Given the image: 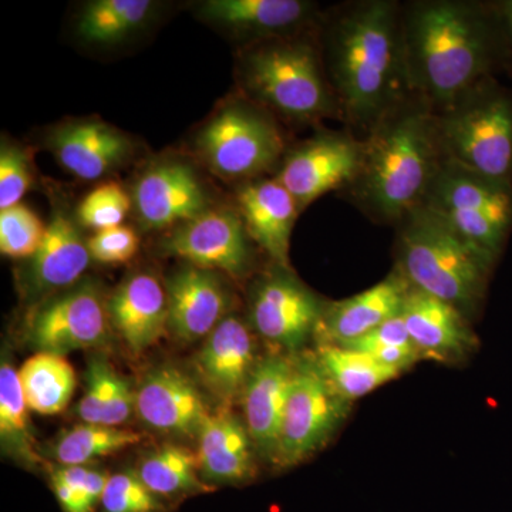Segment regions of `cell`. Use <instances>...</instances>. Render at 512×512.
<instances>
[{"label": "cell", "mask_w": 512, "mask_h": 512, "mask_svg": "<svg viewBox=\"0 0 512 512\" xmlns=\"http://www.w3.org/2000/svg\"><path fill=\"white\" fill-rule=\"evenodd\" d=\"M46 144L67 173L97 181L116 173L136 154L133 140L100 119L66 121L53 127Z\"/></svg>", "instance_id": "obj_16"}, {"label": "cell", "mask_w": 512, "mask_h": 512, "mask_svg": "<svg viewBox=\"0 0 512 512\" xmlns=\"http://www.w3.org/2000/svg\"><path fill=\"white\" fill-rule=\"evenodd\" d=\"M316 30L248 45L239 59L238 77L245 97L278 120L342 121Z\"/></svg>", "instance_id": "obj_4"}, {"label": "cell", "mask_w": 512, "mask_h": 512, "mask_svg": "<svg viewBox=\"0 0 512 512\" xmlns=\"http://www.w3.org/2000/svg\"><path fill=\"white\" fill-rule=\"evenodd\" d=\"M402 13L397 0H356L330 10L316 30L342 123L359 138L413 97Z\"/></svg>", "instance_id": "obj_1"}, {"label": "cell", "mask_w": 512, "mask_h": 512, "mask_svg": "<svg viewBox=\"0 0 512 512\" xmlns=\"http://www.w3.org/2000/svg\"><path fill=\"white\" fill-rule=\"evenodd\" d=\"M326 303L302 284L291 269L279 268L256 284L251 320L262 338L279 348L295 350L315 335Z\"/></svg>", "instance_id": "obj_13"}, {"label": "cell", "mask_w": 512, "mask_h": 512, "mask_svg": "<svg viewBox=\"0 0 512 512\" xmlns=\"http://www.w3.org/2000/svg\"><path fill=\"white\" fill-rule=\"evenodd\" d=\"M47 225L28 205L0 211V251L13 259H30L45 239Z\"/></svg>", "instance_id": "obj_34"}, {"label": "cell", "mask_w": 512, "mask_h": 512, "mask_svg": "<svg viewBox=\"0 0 512 512\" xmlns=\"http://www.w3.org/2000/svg\"><path fill=\"white\" fill-rule=\"evenodd\" d=\"M151 0H93L80 10L76 35L87 45H119L156 16Z\"/></svg>", "instance_id": "obj_27"}, {"label": "cell", "mask_w": 512, "mask_h": 512, "mask_svg": "<svg viewBox=\"0 0 512 512\" xmlns=\"http://www.w3.org/2000/svg\"><path fill=\"white\" fill-rule=\"evenodd\" d=\"M434 114L448 161L512 184L511 87L491 77Z\"/></svg>", "instance_id": "obj_6"}, {"label": "cell", "mask_w": 512, "mask_h": 512, "mask_svg": "<svg viewBox=\"0 0 512 512\" xmlns=\"http://www.w3.org/2000/svg\"><path fill=\"white\" fill-rule=\"evenodd\" d=\"M362 140V156L348 201L375 224L397 227L423 207L447 163L436 114L412 97L387 113Z\"/></svg>", "instance_id": "obj_3"}, {"label": "cell", "mask_w": 512, "mask_h": 512, "mask_svg": "<svg viewBox=\"0 0 512 512\" xmlns=\"http://www.w3.org/2000/svg\"><path fill=\"white\" fill-rule=\"evenodd\" d=\"M402 316L421 359L454 362L476 348L470 319L436 296L410 288Z\"/></svg>", "instance_id": "obj_21"}, {"label": "cell", "mask_w": 512, "mask_h": 512, "mask_svg": "<svg viewBox=\"0 0 512 512\" xmlns=\"http://www.w3.org/2000/svg\"><path fill=\"white\" fill-rule=\"evenodd\" d=\"M402 29L410 90L434 113L504 72L503 36L494 2L403 3Z\"/></svg>", "instance_id": "obj_2"}, {"label": "cell", "mask_w": 512, "mask_h": 512, "mask_svg": "<svg viewBox=\"0 0 512 512\" xmlns=\"http://www.w3.org/2000/svg\"><path fill=\"white\" fill-rule=\"evenodd\" d=\"M195 150L212 173L242 184L278 170L288 148L274 114L244 96L201 127Z\"/></svg>", "instance_id": "obj_7"}, {"label": "cell", "mask_w": 512, "mask_h": 512, "mask_svg": "<svg viewBox=\"0 0 512 512\" xmlns=\"http://www.w3.org/2000/svg\"><path fill=\"white\" fill-rule=\"evenodd\" d=\"M316 363L330 386L346 402L365 397L400 375L367 353L328 343H320Z\"/></svg>", "instance_id": "obj_29"}, {"label": "cell", "mask_w": 512, "mask_h": 512, "mask_svg": "<svg viewBox=\"0 0 512 512\" xmlns=\"http://www.w3.org/2000/svg\"><path fill=\"white\" fill-rule=\"evenodd\" d=\"M396 229V268L410 286L473 319L483 305L497 259L426 207L407 215Z\"/></svg>", "instance_id": "obj_5"}, {"label": "cell", "mask_w": 512, "mask_h": 512, "mask_svg": "<svg viewBox=\"0 0 512 512\" xmlns=\"http://www.w3.org/2000/svg\"><path fill=\"white\" fill-rule=\"evenodd\" d=\"M295 373L296 366L285 357H265L256 363L242 394L252 443L274 460Z\"/></svg>", "instance_id": "obj_24"}, {"label": "cell", "mask_w": 512, "mask_h": 512, "mask_svg": "<svg viewBox=\"0 0 512 512\" xmlns=\"http://www.w3.org/2000/svg\"><path fill=\"white\" fill-rule=\"evenodd\" d=\"M348 403L330 386L318 363L296 366L279 433L276 463L282 467L295 466L325 446L345 417Z\"/></svg>", "instance_id": "obj_10"}, {"label": "cell", "mask_w": 512, "mask_h": 512, "mask_svg": "<svg viewBox=\"0 0 512 512\" xmlns=\"http://www.w3.org/2000/svg\"><path fill=\"white\" fill-rule=\"evenodd\" d=\"M201 474L214 483H241L254 474L247 427L228 410L211 413L200 431Z\"/></svg>", "instance_id": "obj_26"}, {"label": "cell", "mask_w": 512, "mask_h": 512, "mask_svg": "<svg viewBox=\"0 0 512 512\" xmlns=\"http://www.w3.org/2000/svg\"><path fill=\"white\" fill-rule=\"evenodd\" d=\"M29 410L43 416L62 413L76 390V372L62 355L37 352L18 370Z\"/></svg>", "instance_id": "obj_28"}, {"label": "cell", "mask_w": 512, "mask_h": 512, "mask_svg": "<svg viewBox=\"0 0 512 512\" xmlns=\"http://www.w3.org/2000/svg\"><path fill=\"white\" fill-rule=\"evenodd\" d=\"M133 208L131 195L120 184L107 181L90 191L77 207L80 227L94 232L119 227Z\"/></svg>", "instance_id": "obj_35"}, {"label": "cell", "mask_w": 512, "mask_h": 512, "mask_svg": "<svg viewBox=\"0 0 512 512\" xmlns=\"http://www.w3.org/2000/svg\"><path fill=\"white\" fill-rule=\"evenodd\" d=\"M423 207L497 261L512 234V184L471 173L448 160Z\"/></svg>", "instance_id": "obj_8"}, {"label": "cell", "mask_w": 512, "mask_h": 512, "mask_svg": "<svg viewBox=\"0 0 512 512\" xmlns=\"http://www.w3.org/2000/svg\"><path fill=\"white\" fill-rule=\"evenodd\" d=\"M90 255L101 264H124L131 261L140 247V239L134 229L119 227L94 232L87 238Z\"/></svg>", "instance_id": "obj_39"}, {"label": "cell", "mask_w": 512, "mask_h": 512, "mask_svg": "<svg viewBox=\"0 0 512 512\" xmlns=\"http://www.w3.org/2000/svg\"><path fill=\"white\" fill-rule=\"evenodd\" d=\"M121 376L106 360L94 357L86 373V390L77 406V413L83 423L101 424L103 414L109 407L111 397Z\"/></svg>", "instance_id": "obj_38"}, {"label": "cell", "mask_w": 512, "mask_h": 512, "mask_svg": "<svg viewBox=\"0 0 512 512\" xmlns=\"http://www.w3.org/2000/svg\"><path fill=\"white\" fill-rule=\"evenodd\" d=\"M200 473L198 453L178 444L156 448L141 461L137 471L143 483L160 498L210 491L198 477Z\"/></svg>", "instance_id": "obj_30"}, {"label": "cell", "mask_w": 512, "mask_h": 512, "mask_svg": "<svg viewBox=\"0 0 512 512\" xmlns=\"http://www.w3.org/2000/svg\"><path fill=\"white\" fill-rule=\"evenodd\" d=\"M237 210L249 238L276 266L291 269L289 248L299 211L295 198L276 178H258L238 185Z\"/></svg>", "instance_id": "obj_20"}, {"label": "cell", "mask_w": 512, "mask_h": 512, "mask_svg": "<svg viewBox=\"0 0 512 512\" xmlns=\"http://www.w3.org/2000/svg\"><path fill=\"white\" fill-rule=\"evenodd\" d=\"M410 286L394 268L379 284L343 301L329 303L319 328L320 343L343 346L362 338L387 320L402 315Z\"/></svg>", "instance_id": "obj_22"}, {"label": "cell", "mask_w": 512, "mask_h": 512, "mask_svg": "<svg viewBox=\"0 0 512 512\" xmlns=\"http://www.w3.org/2000/svg\"><path fill=\"white\" fill-rule=\"evenodd\" d=\"M202 18L249 40V45L318 29L319 6L306 0H207Z\"/></svg>", "instance_id": "obj_17"}, {"label": "cell", "mask_w": 512, "mask_h": 512, "mask_svg": "<svg viewBox=\"0 0 512 512\" xmlns=\"http://www.w3.org/2000/svg\"><path fill=\"white\" fill-rule=\"evenodd\" d=\"M29 407L20 387L18 370L3 357L0 365V439L3 451L23 463L37 464Z\"/></svg>", "instance_id": "obj_31"}, {"label": "cell", "mask_w": 512, "mask_h": 512, "mask_svg": "<svg viewBox=\"0 0 512 512\" xmlns=\"http://www.w3.org/2000/svg\"><path fill=\"white\" fill-rule=\"evenodd\" d=\"M110 323L134 353L156 345L168 330V296L157 276L138 272L109 298Z\"/></svg>", "instance_id": "obj_23"}, {"label": "cell", "mask_w": 512, "mask_h": 512, "mask_svg": "<svg viewBox=\"0 0 512 512\" xmlns=\"http://www.w3.org/2000/svg\"><path fill=\"white\" fill-rule=\"evenodd\" d=\"M80 228L77 218L66 208H55L42 245L28 259L20 276L29 299L42 302L79 284L93 259Z\"/></svg>", "instance_id": "obj_15"}, {"label": "cell", "mask_w": 512, "mask_h": 512, "mask_svg": "<svg viewBox=\"0 0 512 512\" xmlns=\"http://www.w3.org/2000/svg\"><path fill=\"white\" fill-rule=\"evenodd\" d=\"M252 239L238 210L214 208L171 229L164 251L187 265L241 279L252 264Z\"/></svg>", "instance_id": "obj_12"}, {"label": "cell", "mask_w": 512, "mask_h": 512, "mask_svg": "<svg viewBox=\"0 0 512 512\" xmlns=\"http://www.w3.org/2000/svg\"><path fill=\"white\" fill-rule=\"evenodd\" d=\"M198 369L212 392L225 402L244 394L256 366L254 336L238 316L228 315L205 339Z\"/></svg>", "instance_id": "obj_25"}, {"label": "cell", "mask_w": 512, "mask_h": 512, "mask_svg": "<svg viewBox=\"0 0 512 512\" xmlns=\"http://www.w3.org/2000/svg\"><path fill=\"white\" fill-rule=\"evenodd\" d=\"M35 183L29 150L3 138L0 144V211L22 204Z\"/></svg>", "instance_id": "obj_36"}, {"label": "cell", "mask_w": 512, "mask_h": 512, "mask_svg": "<svg viewBox=\"0 0 512 512\" xmlns=\"http://www.w3.org/2000/svg\"><path fill=\"white\" fill-rule=\"evenodd\" d=\"M362 140L345 128L322 130L286 150L275 178L303 212L322 195L345 190L357 173Z\"/></svg>", "instance_id": "obj_11"}, {"label": "cell", "mask_w": 512, "mask_h": 512, "mask_svg": "<svg viewBox=\"0 0 512 512\" xmlns=\"http://www.w3.org/2000/svg\"><path fill=\"white\" fill-rule=\"evenodd\" d=\"M131 201L141 227L154 231L180 227L211 208L200 175L178 158H163L144 168Z\"/></svg>", "instance_id": "obj_14"}, {"label": "cell", "mask_w": 512, "mask_h": 512, "mask_svg": "<svg viewBox=\"0 0 512 512\" xmlns=\"http://www.w3.org/2000/svg\"><path fill=\"white\" fill-rule=\"evenodd\" d=\"M109 299L96 282L84 281L40 302L28 338L39 352L67 355L100 348L109 339Z\"/></svg>", "instance_id": "obj_9"}, {"label": "cell", "mask_w": 512, "mask_h": 512, "mask_svg": "<svg viewBox=\"0 0 512 512\" xmlns=\"http://www.w3.org/2000/svg\"><path fill=\"white\" fill-rule=\"evenodd\" d=\"M136 412L151 429L198 437L210 409L194 383L175 367L151 370L136 390Z\"/></svg>", "instance_id": "obj_18"}, {"label": "cell", "mask_w": 512, "mask_h": 512, "mask_svg": "<svg viewBox=\"0 0 512 512\" xmlns=\"http://www.w3.org/2000/svg\"><path fill=\"white\" fill-rule=\"evenodd\" d=\"M495 3L501 36H503L504 72L512 77V0H500Z\"/></svg>", "instance_id": "obj_41"}, {"label": "cell", "mask_w": 512, "mask_h": 512, "mask_svg": "<svg viewBox=\"0 0 512 512\" xmlns=\"http://www.w3.org/2000/svg\"><path fill=\"white\" fill-rule=\"evenodd\" d=\"M109 477L93 468L63 466L53 474V491L64 512H94Z\"/></svg>", "instance_id": "obj_33"}, {"label": "cell", "mask_w": 512, "mask_h": 512, "mask_svg": "<svg viewBox=\"0 0 512 512\" xmlns=\"http://www.w3.org/2000/svg\"><path fill=\"white\" fill-rule=\"evenodd\" d=\"M141 440L143 434L137 431L83 423L57 441L55 457L62 466H84L136 446Z\"/></svg>", "instance_id": "obj_32"}, {"label": "cell", "mask_w": 512, "mask_h": 512, "mask_svg": "<svg viewBox=\"0 0 512 512\" xmlns=\"http://www.w3.org/2000/svg\"><path fill=\"white\" fill-rule=\"evenodd\" d=\"M412 345L413 342L410 339L409 330L406 328L403 316L399 315L387 320L379 328L373 329L372 332L367 333L362 338L353 340L348 345H343V348L359 350V352L367 353V355H373V353L380 352V350Z\"/></svg>", "instance_id": "obj_40"}, {"label": "cell", "mask_w": 512, "mask_h": 512, "mask_svg": "<svg viewBox=\"0 0 512 512\" xmlns=\"http://www.w3.org/2000/svg\"><path fill=\"white\" fill-rule=\"evenodd\" d=\"M103 512H163L164 504L137 473H117L109 477L103 498Z\"/></svg>", "instance_id": "obj_37"}, {"label": "cell", "mask_w": 512, "mask_h": 512, "mask_svg": "<svg viewBox=\"0 0 512 512\" xmlns=\"http://www.w3.org/2000/svg\"><path fill=\"white\" fill-rule=\"evenodd\" d=\"M165 289L168 330L181 342L207 339L228 316L227 289L212 271L185 265L167 279Z\"/></svg>", "instance_id": "obj_19"}]
</instances>
